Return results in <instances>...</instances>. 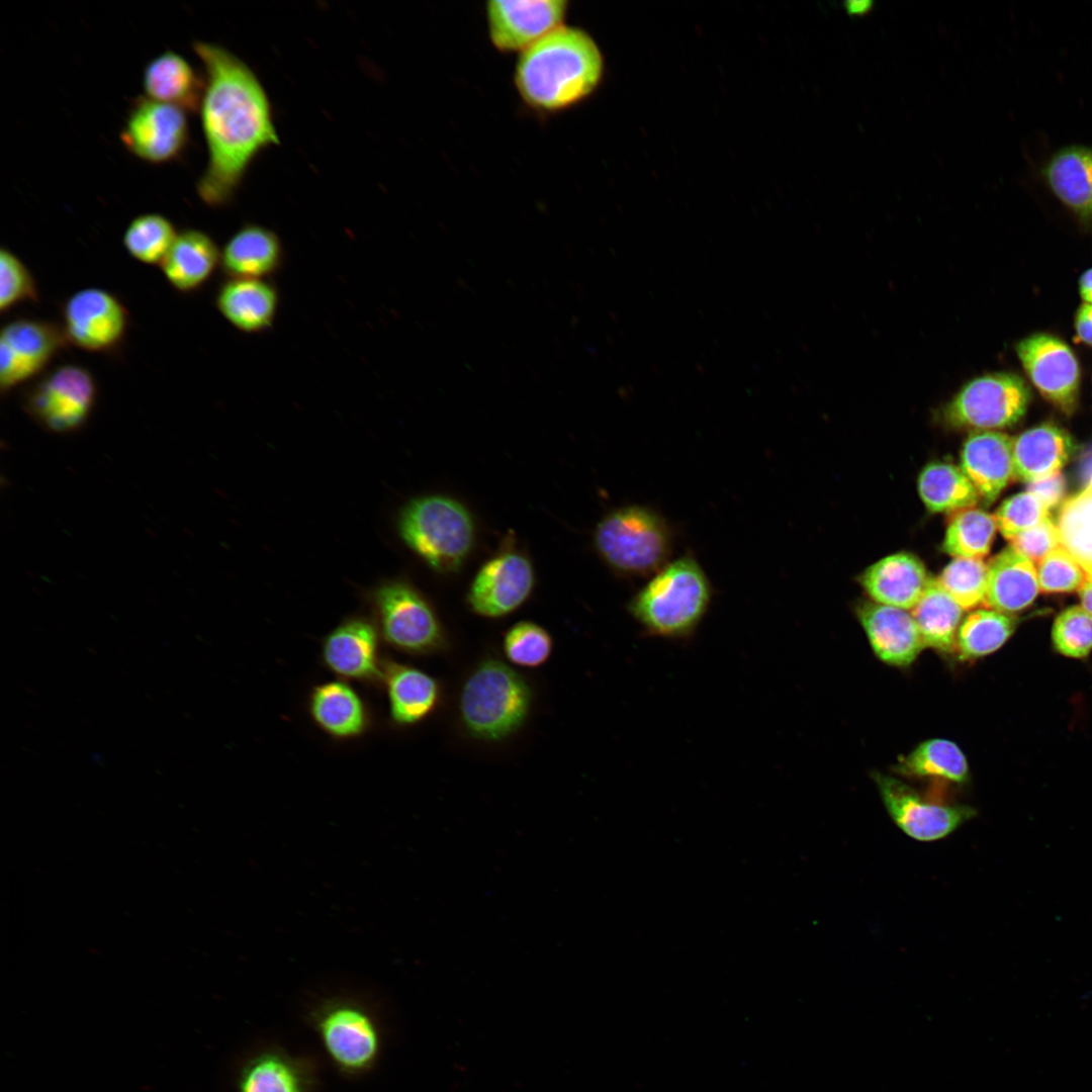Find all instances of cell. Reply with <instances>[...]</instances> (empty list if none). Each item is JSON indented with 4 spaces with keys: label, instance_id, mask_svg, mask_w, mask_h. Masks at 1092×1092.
Here are the masks:
<instances>
[{
    "label": "cell",
    "instance_id": "obj_1",
    "mask_svg": "<svg viewBox=\"0 0 1092 1092\" xmlns=\"http://www.w3.org/2000/svg\"><path fill=\"white\" fill-rule=\"evenodd\" d=\"M201 61L204 91L200 103L208 163L196 189L212 207L229 203L248 165L264 148L278 143L263 87L251 69L222 47L194 41Z\"/></svg>",
    "mask_w": 1092,
    "mask_h": 1092
},
{
    "label": "cell",
    "instance_id": "obj_2",
    "mask_svg": "<svg viewBox=\"0 0 1092 1092\" xmlns=\"http://www.w3.org/2000/svg\"><path fill=\"white\" fill-rule=\"evenodd\" d=\"M604 57L583 28L563 24L519 54L514 85L524 104L542 114L571 109L599 87Z\"/></svg>",
    "mask_w": 1092,
    "mask_h": 1092
},
{
    "label": "cell",
    "instance_id": "obj_3",
    "mask_svg": "<svg viewBox=\"0 0 1092 1092\" xmlns=\"http://www.w3.org/2000/svg\"><path fill=\"white\" fill-rule=\"evenodd\" d=\"M711 600L705 570L693 554L686 553L651 575L627 608L647 634L685 639L696 631Z\"/></svg>",
    "mask_w": 1092,
    "mask_h": 1092
},
{
    "label": "cell",
    "instance_id": "obj_4",
    "mask_svg": "<svg viewBox=\"0 0 1092 1092\" xmlns=\"http://www.w3.org/2000/svg\"><path fill=\"white\" fill-rule=\"evenodd\" d=\"M531 706L532 691L525 678L494 658L483 660L469 674L459 700L461 721L468 734L488 742L516 733Z\"/></svg>",
    "mask_w": 1092,
    "mask_h": 1092
},
{
    "label": "cell",
    "instance_id": "obj_5",
    "mask_svg": "<svg viewBox=\"0 0 1092 1092\" xmlns=\"http://www.w3.org/2000/svg\"><path fill=\"white\" fill-rule=\"evenodd\" d=\"M594 543L600 557L614 571L644 577L669 562L674 532L657 511L628 505L611 511L599 522Z\"/></svg>",
    "mask_w": 1092,
    "mask_h": 1092
},
{
    "label": "cell",
    "instance_id": "obj_6",
    "mask_svg": "<svg viewBox=\"0 0 1092 1092\" xmlns=\"http://www.w3.org/2000/svg\"><path fill=\"white\" fill-rule=\"evenodd\" d=\"M398 530L405 544L441 573L457 571L474 544V523L467 509L441 494L407 503L400 512Z\"/></svg>",
    "mask_w": 1092,
    "mask_h": 1092
},
{
    "label": "cell",
    "instance_id": "obj_7",
    "mask_svg": "<svg viewBox=\"0 0 1092 1092\" xmlns=\"http://www.w3.org/2000/svg\"><path fill=\"white\" fill-rule=\"evenodd\" d=\"M381 640L399 652L423 656L447 647L443 626L428 600L411 584L388 581L371 595Z\"/></svg>",
    "mask_w": 1092,
    "mask_h": 1092
},
{
    "label": "cell",
    "instance_id": "obj_8",
    "mask_svg": "<svg viewBox=\"0 0 1092 1092\" xmlns=\"http://www.w3.org/2000/svg\"><path fill=\"white\" fill-rule=\"evenodd\" d=\"M312 1021L326 1053L341 1071L363 1073L377 1060L380 1031L364 1003L348 997L325 999L313 1010Z\"/></svg>",
    "mask_w": 1092,
    "mask_h": 1092
},
{
    "label": "cell",
    "instance_id": "obj_9",
    "mask_svg": "<svg viewBox=\"0 0 1092 1092\" xmlns=\"http://www.w3.org/2000/svg\"><path fill=\"white\" fill-rule=\"evenodd\" d=\"M1030 390L1013 373H990L967 382L942 407L943 422L952 428L992 431L1014 425L1025 414Z\"/></svg>",
    "mask_w": 1092,
    "mask_h": 1092
},
{
    "label": "cell",
    "instance_id": "obj_10",
    "mask_svg": "<svg viewBox=\"0 0 1092 1092\" xmlns=\"http://www.w3.org/2000/svg\"><path fill=\"white\" fill-rule=\"evenodd\" d=\"M93 374L77 364H65L41 375L23 396L25 412L54 433L80 429L89 419L97 398Z\"/></svg>",
    "mask_w": 1092,
    "mask_h": 1092
},
{
    "label": "cell",
    "instance_id": "obj_11",
    "mask_svg": "<svg viewBox=\"0 0 1092 1092\" xmlns=\"http://www.w3.org/2000/svg\"><path fill=\"white\" fill-rule=\"evenodd\" d=\"M60 325L68 345L90 353H107L123 341L129 314L122 301L99 287L72 293L63 303Z\"/></svg>",
    "mask_w": 1092,
    "mask_h": 1092
},
{
    "label": "cell",
    "instance_id": "obj_12",
    "mask_svg": "<svg viewBox=\"0 0 1092 1092\" xmlns=\"http://www.w3.org/2000/svg\"><path fill=\"white\" fill-rule=\"evenodd\" d=\"M873 777L893 822L917 841L942 839L976 815L970 806L927 799L898 778L881 772Z\"/></svg>",
    "mask_w": 1092,
    "mask_h": 1092
},
{
    "label": "cell",
    "instance_id": "obj_13",
    "mask_svg": "<svg viewBox=\"0 0 1092 1092\" xmlns=\"http://www.w3.org/2000/svg\"><path fill=\"white\" fill-rule=\"evenodd\" d=\"M120 140L130 154L147 163L177 160L189 141L186 111L146 96L138 97L130 106Z\"/></svg>",
    "mask_w": 1092,
    "mask_h": 1092
},
{
    "label": "cell",
    "instance_id": "obj_14",
    "mask_svg": "<svg viewBox=\"0 0 1092 1092\" xmlns=\"http://www.w3.org/2000/svg\"><path fill=\"white\" fill-rule=\"evenodd\" d=\"M68 343L60 325L36 318L13 320L0 334V388L11 391L39 374Z\"/></svg>",
    "mask_w": 1092,
    "mask_h": 1092
},
{
    "label": "cell",
    "instance_id": "obj_15",
    "mask_svg": "<svg viewBox=\"0 0 1092 1092\" xmlns=\"http://www.w3.org/2000/svg\"><path fill=\"white\" fill-rule=\"evenodd\" d=\"M568 0H490L484 12L492 47L503 54H521L565 24Z\"/></svg>",
    "mask_w": 1092,
    "mask_h": 1092
},
{
    "label": "cell",
    "instance_id": "obj_16",
    "mask_svg": "<svg viewBox=\"0 0 1092 1092\" xmlns=\"http://www.w3.org/2000/svg\"><path fill=\"white\" fill-rule=\"evenodd\" d=\"M376 624L364 617H350L333 628L321 644L324 666L340 679L381 686L386 657L381 654Z\"/></svg>",
    "mask_w": 1092,
    "mask_h": 1092
},
{
    "label": "cell",
    "instance_id": "obj_17",
    "mask_svg": "<svg viewBox=\"0 0 1092 1092\" xmlns=\"http://www.w3.org/2000/svg\"><path fill=\"white\" fill-rule=\"evenodd\" d=\"M535 583L532 563L517 550H506L487 560L474 576L467 603L485 618L505 617L530 597Z\"/></svg>",
    "mask_w": 1092,
    "mask_h": 1092
},
{
    "label": "cell",
    "instance_id": "obj_18",
    "mask_svg": "<svg viewBox=\"0 0 1092 1092\" xmlns=\"http://www.w3.org/2000/svg\"><path fill=\"white\" fill-rule=\"evenodd\" d=\"M1015 350L1029 379L1043 397L1071 413L1076 404L1080 368L1071 348L1044 333L1019 341Z\"/></svg>",
    "mask_w": 1092,
    "mask_h": 1092
},
{
    "label": "cell",
    "instance_id": "obj_19",
    "mask_svg": "<svg viewBox=\"0 0 1092 1092\" xmlns=\"http://www.w3.org/2000/svg\"><path fill=\"white\" fill-rule=\"evenodd\" d=\"M856 616L871 648L883 663L907 667L925 647L907 610L866 601L857 606Z\"/></svg>",
    "mask_w": 1092,
    "mask_h": 1092
},
{
    "label": "cell",
    "instance_id": "obj_20",
    "mask_svg": "<svg viewBox=\"0 0 1092 1092\" xmlns=\"http://www.w3.org/2000/svg\"><path fill=\"white\" fill-rule=\"evenodd\" d=\"M307 711L314 725L337 741L355 740L371 728L370 709L354 687L343 679L313 686L307 698Z\"/></svg>",
    "mask_w": 1092,
    "mask_h": 1092
},
{
    "label": "cell",
    "instance_id": "obj_21",
    "mask_svg": "<svg viewBox=\"0 0 1092 1092\" xmlns=\"http://www.w3.org/2000/svg\"><path fill=\"white\" fill-rule=\"evenodd\" d=\"M381 687L389 719L397 727L426 720L438 707L441 689L435 677L415 666L385 658Z\"/></svg>",
    "mask_w": 1092,
    "mask_h": 1092
},
{
    "label": "cell",
    "instance_id": "obj_22",
    "mask_svg": "<svg viewBox=\"0 0 1092 1092\" xmlns=\"http://www.w3.org/2000/svg\"><path fill=\"white\" fill-rule=\"evenodd\" d=\"M1013 439L997 431H974L961 453V469L987 504L1013 478Z\"/></svg>",
    "mask_w": 1092,
    "mask_h": 1092
},
{
    "label": "cell",
    "instance_id": "obj_23",
    "mask_svg": "<svg viewBox=\"0 0 1092 1092\" xmlns=\"http://www.w3.org/2000/svg\"><path fill=\"white\" fill-rule=\"evenodd\" d=\"M930 578L917 556L898 552L869 566L858 580L873 602L911 610L923 595Z\"/></svg>",
    "mask_w": 1092,
    "mask_h": 1092
},
{
    "label": "cell",
    "instance_id": "obj_24",
    "mask_svg": "<svg viewBox=\"0 0 1092 1092\" xmlns=\"http://www.w3.org/2000/svg\"><path fill=\"white\" fill-rule=\"evenodd\" d=\"M1054 196L1085 223L1092 222V147L1060 148L1040 170Z\"/></svg>",
    "mask_w": 1092,
    "mask_h": 1092
},
{
    "label": "cell",
    "instance_id": "obj_25",
    "mask_svg": "<svg viewBox=\"0 0 1092 1092\" xmlns=\"http://www.w3.org/2000/svg\"><path fill=\"white\" fill-rule=\"evenodd\" d=\"M215 306L224 320L242 333L258 334L275 321L279 294L266 279L228 278L217 289Z\"/></svg>",
    "mask_w": 1092,
    "mask_h": 1092
},
{
    "label": "cell",
    "instance_id": "obj_26",
    "mask_svg": "<svg viewBox=\"0 0 1092 1092\" xmlns=\"http://www.w3.org/2000/svg\"><path fill=\"white\" fill-rule=\"evenodd\" d=\"M220 252L209 235L186 229L178 233L160 267L174 289L190 293L201 288L220 266Z\"/></svg>",
    "mask_w": 1092,
    "mask_h": 1092
},
{
    "label": "cell",
    "instance_id": "obj_27",
    "mask_svg": "<svg viewBox=\"0 0 1092 1092\" xmlns=\"http://www.w3.org/2000/svg\"><path fill=\"white\" fill-rule=\"evenodd\" d=\"M988 568L987 608L1009 615L1025 609L1037 597L1034 562L1011 546L993 557Z\"/></svg>",
    "mask_w": 1092,
    "mask_h": 1092
},
{
    "label": "cell",
    "instance_id": "obj_28",
    "mask_svg": "<svg viewBox=\"0 0 1092 1092\" xmlns=\"http://www.w3.org/2000/svg\"><path fill=\"white\" fill-rule=\"evenodd\" d=\"M282 261L278 236L258 224L238 230L220 252V267L228 278L265 279L281 267Z\"/></svg>",
    "mask_w": 1092,
    "mask_h": 1092
},
{
    "label": "cell",
    "instance_id": "obj_29",
    "mask_svg": "<svg viewBox=\"0 0 1092 1092\" xmlns=\"http://www.w3.org/2000/svg\"><path fill=\"white\" fill-rule=\"evenodd\" d=\"M1071 449L1068 434L1053 424L1023 432L1013 439V478L1030 483L1060 473Z\"/></svg>",
    "mask_w": 1092,
    "mask_h": 1092
},
{
    "label": "cell",
    "instance_id": "obj_30",
    "mask_svg": "<svg viewBox=\"0 0 1092 1092\" xmlns=\"http://www.w3.org/2000/svg\"><path fill=\"white\" fill-rule=\"evenodd\" d=\"M143 87L146 97L193 112L200 107L204 82L181 55L166 51L145 67Z\"/></svg>",
    "mask_w": 1092,
    "mask_h": 1092
},
{
    "label": "cell",
    "instance_id": "obj_31",
    "mask_svg": "<svg viewBox=\"0 0 1092 1092\" xmlns=\"http://www.w3.org/2000/svg\"><path fill=\"white\" fill-rule=\"evenodd\" d=\"M894 771L905 778L962 786L970 779L968 759L961 747L945 738L920 742L900 756Z\"/></svg>",
    "mask_w": 1092,
    "mask_h": 1092
},
{
    "label": "cell",
    "instance_id": "obj_32",
    "mask_svg": "<svg viewBox=\"0 0 1092 1092\" xmlns=\"http://www.w3.org/2000/svg\"><path fill=\"white\" fill-rule=\"evenodd\" d=\"M925 647L943 654L956 650L957 634L964 619V610L931 577L923 595L911 609Z\"/></svg>",
    "mask_w": 1092,
    "mask_h": 1092
},
{
    "label": "cell",
    "instance_id": "obj_33",
    "mask_svg": "<svg viewBox=\"0 0 1092 1092\" xmlns=\"http://www.w3.org/2000/svg\"><path fill=\"white\" fill-rule=\"evenodd\" d=\"M918 493L932 513H957L974 508L979 493L961 467L947 462H931L920 472Z\"/></svg>",
    "mask_w": 1092,
    "mask_h": 1092
},
{
    "label": "cell",
    "instance_id": "obj_34",
    "mask_svg": "<svg viewBox=\"0 0 1092 1092\" xmlns=\"http://www.w3.org/2000/svg\"><path fill=\"white\" fill-rule=\"evenodd\" d=\"M307 1078L299 1063L282 1052L267 1051L246 1063L238 1092H307Z\"/></svg>",
    "mask_w": 1092,
    "mask_h": 1092
},
{
    "label": "cell",
    "instance_id": "obj_35",
    "mask_svg": "<svg viewBox=\"0 0 1092 1092\" xmlns=\"http://www.w3.org/2000/svg\"><path fill=\"white\" fill-rule=\"evenodd\" d=\"M1015 627L1016 620L1007 614L989 608L975 610L960 625L954 653L961 661L989 655L1005 644Z\"/></svg>",
    "mask_w": 1092,
    "mask_h": 1092
},
{
    "label": "cell",
    "instance_id": "obj_36",
    "mask_svg": "<svg viewBox=\"0 0 1092 1092\" xmlns=\"http://www.w3.org/2000/svg\"><path fill=\"white\" fill-rule=\"evenodd\" d=\"M996 529L991 514L976 508L962 510L947 524L942 549L953 558L982 559L991 550Z\"/></svg>",
    "mask_w": 1092,
    "mask_h": 1092
},
{
    "label": "cell",
    "instance_id": "obj_37",
    "mask_svg": "<svg viewBox=\"0 0 1092 1092\" xmlns=\"http://www.w3.org/2000/svg\"><path fill=\"white\" fill-rule=\"evenodd\" d=\"M1057 527L1061 545L1092 577V485L1063 505Z\"/></svg>",
    "mask_w": 1092,
    "mask_h": 1092
},
{
    "label": "cell",
    "instance_id": "obj_38",
    "mask_svg": "<svg viewBox=\"0 0 1092 1092\" xmlns=\"http://www.w3.org/2000/svg\"><path fill=\"white\" fill-rule=\"evenodd\" d=\"M174 224L160 213L134 217L123 233V246L136 261L159 265L177 238Z\"/></svg>",
    "mask_w": 1092,
    "mask_h": 1092
},
{
    "label": "cell",
    "instance_id": "obj_39",
    "mask_svg": "<svg viewBox=\"0 0 1092 1092\" xmlns=\"http://www.w3.org/2000/svg\"><path fill=\"white\" fill-rule=\"evenodd\" d=\"M988 573V563L983 559L956 557L944 566L936 580L966 611L984 605Z\"/></svg>",
    "mask_w": 1092,
    "mask_h": 1092
},
{
    "label": "cell",
    "instance_id": "obj_40",
    "mask_svg": "<svg viewBox=\"0 0 1092 1092\" xmlns=\"http://www.w3.org/2000/svg\"><path fill=\"white\" fill-rule=\"evenodd\" d=\"M506 657L522 667H538L550 657L553 641L540 625L522 621L513 625L505 634L503 642Z\"/></svg>",
    "mask_w": 1092,
    "mask_h": 1092
},
{
    "label": "cell",
    "instance_id": "obj_41",
    "mask_svg": "<svg viewBox=\"0 0 1092 1092\" xmlns=\"http://www.w3.org/2000/svg\"><path fill=\"white\" fill-rule=\"evenodd\" d=\"M36 281L24 262L11 250H0V310L7 312L13 307L38 301Z\"/></svg>",
    "mask_w": 1092,
    "mask_h": 1092
},
{
    "label": "cell",
    "instance_id": "obj_42",
    "mask_svg": "<svg viewBox=\"0 0 1092 1092\" xmlns=\"http://www.w3.org/2000/svg\"><path fill=\"white\" fill-rule=\"evenodd\" d=\"M1052 640L1065 656H1087L1092 650V615L1081 606L1066 609L1054 622Z\"/></svg>",
    "mask_w": 1092,
    "mask_h": 1092
},
{
    "label": "cell",
    "instance_id": "obj_43",
    "mask_svg": "<svg viewBox=\"0 0 1092 1092\" xmlns=\"http://www.w3.org/2000/svg\"><path fill=\"white\" fill-rule=\"evenodd\" d=\"M994 517L1000 533L1010 541L1019 533L1049 519V508L1025 491L1005 499Z\"/></svg>",
    "mask_w": 1092,
    "mask_h": 1092
},
{
    "label": "cell",
    "instance_id": "obj_44",
    "mask_svg": "<svg viewBox=\"0 0 1092 1092\" xmlns=\"http://www.w3.org/2000/svg\"><path fill=\"white\" fill-rule=\"evenodd\" d=\"M1039 590L1046 594L1079 589L1086 573L1063 547L1059 546L1036 563Z\"/></svg>",
    "mask_w": 1092,
    "mask_h": 1092
},
{
    "label": "cell",
    "instance_id": "obj_45",
    "mask_svg": "<svg viewBox=\"0 0 1092 1092\" xmlns=\"http://www.w3.org/2000/svg\"><path fill=\"white\" fill-rule=\"evenodd\" d=\"M1010 546L1033 562H1038L1061 545L1058 527L1049 518L1010 540Z\"/></svg>",
    "mask_w": 1092,
    "mask_h": 1092
},
{
    "label": "cell",
    "instance_id": "obj_46",
    "mask_svg": "<svg viewBox=\"0 0 1092 1092\" xmlns=\"http://www.w3.org/2000/svg\"><path fill=\"white\" fill-rule=\"evenodd\" d=\"M1066 482L1061 473L1030 482L1026 491L1037 497L1049 509L1056 506L1065 493Z\"/></svg>",
    "mask_w": 1092,
    "mask_h": 1092
},
{
    "label": "cell",
    "instance_id": "obj_47",
    "mask_svg": "<svg viewBox=\"0 0 1092 1092\" xmlns=\"http://www.w3.org/2000/svg\"><path fill=\"white\" fill-rule=\"evenodd\" d=\"M1075 329L1077 339L1092 346V304H1082L1076 313Z\"/></svg>",
    "mask_w": 1092,
    "mask_h": 1092
},
{
    "label": "cell",
    "instance_id": "obj_48",
    "mask_svg": "<svg viewBox=\"0 0 1092 1092\" xmlns=\"http://www.w3.org/2000/svg\"><path fill=\"white\" fill-rule=\"evenodd\" d=\"M1078 590L1082 605L1081 607L1092 615V577L1086 576Z\"/></svg>",
    "mask_w": 1092,
    "mask_h": 1092
},
{
    "label": "cell",
    "instance_id": "obj_49",
    "mask_svg": "<svg viewBox=\"0 0 1092 1092\" xmlns=\"http://www.w3.org/2000/svg\"><path fill=\"white\" fill-rule=\"evenodd\" d=\"M1079 290L1085 303L1092 304V268L1088 269L1080 277Z\"/></svg>",
    "mask_w": 1092,
    "mask_h": 1092
}]
</instances>
